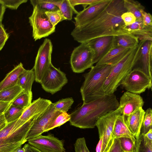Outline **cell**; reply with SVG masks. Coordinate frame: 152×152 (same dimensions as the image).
Segmentation results:
<instances>
[{
  "label": "cell",
  "mask_w": 152,
  "mask_h": 152,
  "mask_svg": "<svg viewBox=\"0 0 152 152\" xmlns=\"http://www.w3.org/2000/svg\"><path fill=\"white\" fill-rule=\"evenodd\" d=\"M124 0H111L103 11L93 20L81 26L75 27L71 33L74 40L80 43L106 36L126 34L121 15L127 12Z\"/></svg>",
  "instance_id": "1"
},
{
  "label": "cell",
  "mask_w": 152,
  "mask_h": 152,
  "mask_svg": "<svg viewBox=\"0 0 152 152\" xmlns=\"http://www.w3.org/2000/svg\"><path fill=\"white\" fill-rule=\"evenodd\" d=\"M119 102L114 94L105 95L86 103H83L70 114L71 125L81 129L93 128L102 116L117 109Z\"/></svg>",
  "instance_id": "2"
},
{
  "label": "cell",
  "mask_w": 152,
  "mask_h": 152,
  "mask_svg": "<svg viewBox=\"0 0 152 152\" xmlns=\"http://www.w3.org/2000/svg\"><path fill=\"white\" fill-rule=\"evenodd\" d=\"M114 66L95 65L84 75L85 80L80 90L83 103H88L105 95L102 88Z\"/></svg>",
  "instance_id": "3"
},
{
  "label": "cell",
  "mask_w": 152,
  "mask_h": 152,
  "mask_svg": "<svg viewBox=\"0 0 152 152\" xmlns=\"http://www.w3.org/2000/svg\"><path fill=\"white\" fill-rule=\"evenodd\" d=\"M142 41L132 48L115 65L105 81L102 91L105 95L114 94L126 77L133 69L138 59Z\"/></svg>",
  "instance_id": "4"
},
{
  "label": "cell",
  "mask_w": 152,
  "mask_h": 152,
  "mask_svg": "<svg viewBox=\"0 0 152 152\" xmlns=\"http://www.w3.org/2000/svg\"><path fill=\"white\" fill-rule=\"evenodd\" d=\"M33 7L31 15L29 17V23L32 29V37L35 41L47 37L54 33L56 27L50 23L45 13L34 0L30 1Z\"/></svg>",
  "instance_id": "5"
},
{
  "label": "cell",
  "mask_w": 152,
  "mask_h": 152,
  "mask_svg": "<svg viewBox=\"0 0 152 152\" xmlns=\"http://www.w3.org/2000/svg\"><path fill=\"white\" fill-rule=\"evenodd\" d=\"M122 110L119 106L116 110L100 117L96 123L99 137L103 135L102 152H108L112 145L114 139L113 135L114 126L117 118L122 115Z\"/></svg>",
  "instance_id": "6"
},
{
  "label": "cell",
  "mask_w": 152,
  "mask_h": 152,
  "mask_svg": "<svg viewBox=\"0 0 152 152\" xmlns=\"http://www.w3.org/2000/svg\"><path fill=\"white\" fill-rule=\"evenodd\" d=\"M94 52L86 42L81 43L73 50L70 63L73 72L81 73L93 66Z\"/></svg>",
  "instance_id": "7"
},
{
  "label": "cell",
  "mask_w": 152,
  "mask_h": 152,
  "mask_svg": "<svg viewBox=\"0 0 152 152\" xmlns=\"http://www.w3.org/2000/svg\"><path fill=\"white\" fill-rule=\"evenodd\" d=\"M152 79L140 69L134 68L126 77L121 85L127 91L140 94L151 89Z\"/></svg>",
  "instance_id": "8"
},
{
  "label": "cell",
  "mask_w": 152,
  "mask_h": 152,
  "mask_svg": "<svg viewBox=\"0 0 152 152\" xmlns=\"http://www.w3.org/2000/svg\"><path fill=\"white\" fill-rule=\"evenodd\" d=\"M53 46L51 40L45 38L39 47L33 68L36 82L40 83L43 77L52 64Z\"/></svg>",
  "instance_id": "9"
},
{
  "label": "cell",
  "mask_w": 152,
  "mask_h": 152,
  "mask_svg": "<svg viewBox=\"0 0 152 152\" xmlns=\"http://www.w3.org/2000/svg\"><path fill=\"white\" fill-rule=\"evenodd\" d=\"M38 117L37 116L32 118L16 130L14 126L18 120L7 124L0 131V144L26 142L25 140L26 135Z\"/></svg>",
  "instance_id": "10"
},
{
  "label": "cell",
  "mask_w": 152,
  "mask_h": 152,
  "mask_svg": "<svg viewBox=\"0 0 152 152\" xmlns=\"http://www.w3.org/2000/svg\"><path fill=\"white\" fill-rule=\"evenodd\" d=\"M68 82L66 74L52 64L40 83L45 91L53 94L61 90Z\"/></svg>",
  "instance_id": "11"
},
{
  "label": "cell",
  "mask_w": 152,
  "mask_h": 152,
  "mask_svg": "<svg viewBox=\"0 0 152 152\" xmlns=\"http://www.w3.org/2000/svg\"><path fill=\"white\" fill-rule=\"evenodd\" d=\"M61 113L55 109L52 103L37 119L28 132L25 140L27 141L29 139L42 134L48 126Z\"/></svg>",
  "instance_id": "12"
},
{
  "label": "cell",
  "mask_w": 152,
  "mask_h": 152,
  "mask_svg": "<svg viewBox=\"0 0 152 152\" xmlns=\"http://www.w3.org/2000/svg\"><path fill=\"white\" fill-rule=\"evenodd\" d=\"M28 144L40 152H64L63 141L51 134H42L28 140Z\"/></svg>",
  "instance_id": "13"
},
{
  "label": "cell",
  "mask_w": 152,
  "mask_h": 152,
  "mask_svg": "<svg viewBox=\"0 0 152 152\" xmlns=\"http://www.w3.org/2000/svg\"><path fill=\"white\" fill-rule=\"evenodd\" d=\"M110 1L111 0H100L78 12L74 18L75 27L82 26L93 20L103 11Z\"/></svg>",
  "instance_id": "14"
},
{
  "label": "cell",
  "mask_w": 152,
  "mask_h": 152,
  "mask_svg": "<svg viewBox=\"0 0 152 152\" xmlns=\"http://www.w3.org/2000/svg\"><path fill=\"white\" fill-rule=\"evenodd\" d=\"M52 102L48 99L39 97L34 100L25 109L22 115L17 121L14 128L17 129L32 118L43 113Z\"/></svg>",
  "instance_id": "15"
},
{
  "label": "cell",
  "mask_w": 152,
  "mask_h": 152,
  "mask_svg": "<svg viewBox=\"0 0 152 152\" xmlns=\"http://www.w3.org/2000/svg\"><path fill=\"white\" fill-rule=\"evenodd\" d=\"M152 41H142L138 59L133 69H140L152 79Z\"/></svg>",
  "instance_id": "16"
},
{
  "label": "cell",
  "mask_w": 152,
  "mask_h": 152,
  "mask_svg": "<svg viewBox=\"0 0 152 152\" xmlns=\"http://www.w3.org/2000/svg\"><path fill=\"white\" fill-rule=\"evenodd\" d=\"M144 101L139 94L127 91L124 92L120 98L119 106L122 108V115L125 118L140 107H142Z\"/></svg>",
  "instance_id": "17"
},
{
  "label": "cell",
  "mask_w": 152,
  "mask_h": 152,
  "mask_svg": "<svg viewBox=\"0 0 152 152\" xmlns=\"http://www.w3.org/2000/svg\"><path fill=\"white\" fill-rule=\"evenodd\" d=\"M114 38V36H104L86 42L94 50V64L99 61L113 47Z\"/></svg>",
  "instance_id": "18"
},
{
  "label": "cell",
  "mask_w": 152,
  "mask_h": 152,
  "mask_svg": "<svg viewBox=\"0 0 152 152\" xmlns=\"http://www.w3.org/2000/svg\"><path fill=\"white\" fill-rule=\"evenodd\" d=\"M132 48L121 47H113L99 61L96 65L110 64L115 65L129 52Z\"/></svg>",
  "instance_id": "19"
},
{
  "label": "cell",
  "mask_w": 152,
  "mask_h": 152,
  "mask_svg": "<svg viewBox=\"0 0 152 152\" xmlns=\"http://www.w3.org/2000/svg\"><path fill=\"white\" fill-rule=\"evenodd\" d=\"M145 113V111L142 107H140L126 118H124L128 129L135 138L140 134Z\"/></svg>",
  "instance_id": "20"
},
{
  "label": "cell",
  "mask_w": 152,
  "mask_h": 152,
  "mask_svg": "<svg viewBox=\"0 0 152 152\" xmlns=\"http://www.w3.org/2000/svg\"><path fill=\"white\" fill-rule=\"evenodd\" d=\"M23 64L20 62L8 73L0 82V91L17 85L19 76L25 70Z\"/></svg>",
  "instance_id": "21"
},
{
  "label": "cell",
  "mask_w": 152,
  "mask_h": 152,
  "mask_svg": "<svg viewBox=\"0 0 152 152\" xmlns=\"http://www.w3.org/2000/svg\"><path fill=\"white\" fill-rule=\"evenodd\" d=\"M113 135L114 138L126 137L135 139L134 135L130 131L125 122L122 115L117 118L113 128Z\"/></svg>",
  "instance_id": "22"
},
{
  "label": "cell",
  "mask_w": 152,
  "mask_h": 152,
  "mask_svg": "<svg viewBox=\"0 0 152 152\" xmlns=\"http://www.w3.org/2000/svg\"><path fill=\"white\" fill-rule=\"evenodd\" d=\"M138 39L131 34H126L114 36L113 47L132 48L137 45Z\"/></svg>",
  "instance_id": "23"
},
{
  "label": "cell",
  "mask_w": 152,
  "mask_h": 152,
  "mask_svg": "<svg viewBox=\"0 0 152 152\" xmlns=\"http://www.w3.org/2000/svg\"><path fill=\"white\" fill-rule=\"evenodd\" d=\"M35 75L34 68L26 70L19 76L17 84L20 87L23 91L31 92L33 83L35 80Z\"/></svg>",
  "instance_id": "24"
},
{
  "label": "cell",
  "mask_w": 152,
  "mask_h": 152,
  "mask_svg": "<svg viewBox=\"0 0 152 152\" xmlns=\"http://www.w3.org/2000/svg\"><path fill=\"white\" fill-rule=\"evenodd\" d=\"M50 3L57 6L66 20L72 19L73 13L78 12L70 3L69 0H48Z\"/></svg>",
  "instance_id": "25"
},
{
  "label": "cell",
  "mask_w": 152,
  "mask_h": 152,
  "mask_svg": "<svg viewBox=\"0 0 152 152\" xmlns=\"http://www.w3.org/2000/svg\"><path fill=\"white\" fill-rule=\"evenodd\" d=\"M23 91L17 84L0 91V101L12 102Z\"/></svg>",
  "instance_id": "26"
},
{
  "label": "cell",
  "mask_w": 152,
  "mask_h": 152,
  "mask_svg": "<svg viewBox=\"0 0 152 152\" xmlns=\"http://www.w3.org/2000/svg\"><path fill=\"white\" fill-rule=\"evenodd\" d=\"M124 6L127 12L132 13L136 18V20H142L140 11L144 10L145 7L139 2L134 0H124Z\"/></svg>",
  "instance_id": "27"
},
{
  "label": "cell",
  "mask_w": 152,
  "mask_h": 152,
  "mask_svg": "<svg viewBox=\"0 0 152 152\" xmlns=\"http://www.w3.org/2000/svg\"><path fill=\"white\" fill-rule=\"evenodd\" d=\"M135 138L134 152H152V140H149L144 135L140 134Z\"/></svg>",
  "instance_id": "28"
},
{
  "label": "cell",
  "mask_w": 152,
  "mask_h": 152,
  "mask_svg": "<svg viewBox=\"0 0 152 152\" xmlns=\"http://www.w3.org/2000/svg\"><path fill=\"white\" fill-rule=\"evenodd\" d=\"M32 93L23 91L12 102V105L26 109L31 103Z\"/></svg>",
  "instance_id": "29"
},
{
  "label": "cell",
  "mask_w": 152,
  "mask_h": 152,
  "mask_svg": "<svg viewBox=\"0 0 152 152\" xmlns=\"http://www.w3.org/2000/svg\"><path fill=\"white\" fill-rule=\"evenodd\" d=\"M24 110L11 104L3 114L7 124L18 120Z\"/></svg>",
  "instance_id": "30"
},
{
  "label": "cell",
  "mask_w": 152,
  "mask_h": 152,
  "mask_svg": "<svg viewBox=\"0 0 152 152\" xmlns=\"http://www.w3.org/2000/svg\"><path fill=\"white\" fill-rule=\"evenodd\" d=\"M152 129V110L148 108L145 111L142 124L140 134L145 135L150 130Z\"/></svg>",
  "instance_id": "31"
},
{
  "label": "cell",
  "mask_w": 152,
  "mask_h": 152,
  "mask_svg": "<svg viewBox=\"0 0 152 152\" xmlns=\"http://www.w3.org/2000/svg\"><path fill=\"white\" fill-rule=\"evenodd\" d=\"M70 115L67 112H62L58 115L47 127L44 132H47L56 127H59L69 121Z\"/></svg>",
  "instance_id": "32"
},
{
  "label": "cell",
  "mask_w": 152,
  "mask_h": 152,
  "mask_svg": "<svg viewBox=\"0 0 152 152\" xmlns=\"http://www.w3.org/2000/svg\"><path fill=\"white\" fill-rule=\"evenodd\" d=\"M74 102L72 97H67L60 99L53 104L56 110L61 112H67L71 108Z\"/></svg>",
  "instance_id": "33"
},
{
  "label": "cell",
  "mask_w": 152,
  "mask_h": 152,
  "mask_svg": "<svg viewBox=\"0 0 152 152\" xmlns=\"http://www.w3.org/2000/svg\"><path fill=\"white\" fill-rule=\"evenodd\" d=\"M123 151L134 152L135 148L136 139L129 137H124L118 138Z\"/></svg>",
  "instance_id": "34"
},
{
  "label": "cell",
  "mask_w": 152,
  "mask_h": 152,
  "mask_svg": "<svg viewBox=\"0 0 152 152\" xmlns=\"http://www.w3.org/2000/svg\"><path fill=\"white\" fill-rule=\"evenodd\" d=\"M45 13L49 21L54 27L59 22L66 20L59 10L53 11H46Z\"/></svg>",
  "instance_id": "35"
},
{
  "label": "cell",
  "mask_w": 152,
  "mask_h": 152,
  "mask_svg": "<svg viewBox=\"0 0 152 152\" xmlns=\"http://www.w3.org/2000/svg\"><path fill=\"white\" fill-rule=\"evenodd\" d=\"M26 142L24 141L18 143H4L0 144V152H14L18 147Z\"/></svg>",
  "instance_id": "36"
},
{
  "label": "cell",
  "mask_w": 152,
  "mask_h": 152,
  "mask_svg": "<svg viewBox=\"0 0 152 152\" xmlns=\"http://www.w3.org/2000/svg\"><path fill=\"white\" fill-rule=\"evenodd\" d=\"M35 2L42 9L46 11H53L59 10L54 4L48 0H34Z\"/></svg>",
  "instance_id": "37"
},
{
  "label": "cell",
  "mask_w": 152,
  "mask_h": 152,
  "mask_svg": "<svg viewBox=\"0 0 152 152\" xmlns=\"http://www.w3.org/2000/svg\"><path fill=\"white\" fill-rule=\"evenodd\" d=\"M75 152H90L86 145L84 137L77 138L74 144Z\"/></svg>",
  "instance_id": "38"
},
{
  "label": "cell",
  "mask_w": 152,
  "mask_h": 152,
  "mask_svg": "<svg viewBox=\"0 0 152 152\" xmlns=\"http://www.w3.org/2000/svg\"><path fill=\"white\" fill-rule=\"evenodd\" d=\"M5 7L12 9L16 10L21 4L26 3L27 0H0Z\"/></svg>",
  "instance_id": "39"
},
{
  "label": "cell",
  "mask_w": 152,
  "mask_h": 152,
  "mask_svg": "<svg viewBox=\"0 0 152 152\" xmlns=\"http://www.w3.org/2000/svg\"><path fill=\"white\" fill-rule=\"evenodd\" d=\"M100 0H69L72 6H75L79 5H82L84 9L89 5L99 1Z\"/></svg>",
  "instance_id": "40"
},
{
  "label": "cell",
  "mask_w": 152,
  "mask_h": 152,
  "mask_svg": "<svg viewBox=\"0 0 152 152\" xmlns=\"http://www.w3.org/2000/svg\"><path fill=\"white\" fill-rule=\"evenodd\" d=\"M121 18L125 25H131L136 21L135 16L131 12H128L123 13L121 15Z\"/></svg>",
  "instance_id": "41"
},
{
  "label": "cell",
  "mask_w": 152,
  "mask_h": 152,
  "mask_svg": "<svg viewBox=\"0 0 152 152\" xmlns=\"http://www.w3.org/2000/svg\"><path fill=\"white\" fill-rule=\"evenodd\" d=\"M8 38L9 35L3 26L0 23V51L3 48Z\"/></svg>",
  "instance_id": "42"
},
{
  "label": "cell",
  "mask_w": 152,
  "mask_h": 152,
  "mask_svg": "<svg viewBox=\"0 0 152 152\" xmlns=\"http://www.w3.org/2000/svg\"><path fill=\"white\" fill-rule=\"evenodd\" d=\"M140 13L143 24L146 26H152V17L151 14L144 10H141Z\"/></svg>",
  "instance_id": "43"
},
{
  "label": "cell",
  "mask_w": 152,
  "mask_h": 152,
  "mask_svg": "<svg viewBox=\"0 0 152 152\" xmlns=\"http://www.w3.org/2000/svg\"><path fill=\"white\" fill-rule=\"evenodd\" d=\"M118 138H115L108 152H123Z\"/></svg>",
  "instance_id": "44"
},
{
  "label": "cell",
  "mask_w": 152,
  "mask_h": 152,
  "mask_svg": "<svg viewBox=\"0 0 152 152\" xmlns=\"http://www.w3.org/2000/svg\"><path fill=\"white\" fill-rule=\"evenodd\" d=\"M12 102L0 101V115L3 114Z\"/></svg>",
  "instance_id": "45"
},
{
  "label": "cell",
  "mask_w": 152,
  "mask_h": 152,
  "mask_svg": "<svg viewBox=\"0 0 152 152\" xmlns=\"http://www.w3.org/2000/svg\"><path fill=\"white\" fill-rule=\"evenodd\" d=\"M23 147L25 149L24 152H40L38 149L28 143L25 144Z\"/></svg>",
  "instance_id": "46"
},
{
  "label": "cell",
  "mask_w": 152,
  "mask_h": 152,
  "mask_svg": "<svg viewBox=\"0 0 152 152\" xmlns=\"http://www.w3.org/2000/svg\"><path fill=\"white\" fill-rule=\"evenodd\" d=\"M5 9L6 7L4 4L0 0V23H2L1 22Z\"/></svg>",
  "instance_id": "47"
},
{
  "label": "cell",
  "mask_w": 152,
  "mask_h": 152,
  "mask_svg": "<svg viewBox=\"0 0 152 152\" xmlns=\"http://www.w3.org/2000/svg\"><path fill=\"white\" fill-rule=\"evenodd\" d=\"M103 135L99 137V140L97 145L96 151V152H102V150Z\"/></svg>",
  "instance_id": "48"
},
{
  "label": "cell",
  "mask_w": 152,
  "mask_h": 152,
  "mask_svg": "<svg viewBox=\"0 0 152 152\" xmlns=\"http://www.w3.org/2000/svg\"><path fill=\"white\" fill-rule=\"evenodd\" d=\"M7 124L4 114L0 115V131Z\"/></svg>",
  "instance_id": "49"
},
{
  "label": "cell",
  "mask_w": 152,
  "mask_h": 152,
  "mask_svg": "<svg viewBox=\"0 0 152 152\" xmlns=\"http://www.w3.org/2000/svg\"><path fill=\"white\" fill-rule=\"evenodd\" d=\"M144 135L148 139L152 140V129L150 130Z\"/></svg>",
  "instance_id": "50"
},
{
  "label": "cell",
  "mask_w": 152,
  "mask_h": 152,
  "mask_svg": "<svg viewBox=\"0 0 152 152\" xmlns=\"http://www.w3.org/2000/svg\"><path fill=\"white\" fill-rule=\"evenodd\" d=\"M25 149L24 148H22L21 146H20L14 152H24Z\"/></svg>",
  "instance_id": "51"
},
{
  "label": "cell",
  "mask_w": 152,
  "mask_h": 152,
  "mask_svg": "<svg viewBox=\"0 0 152 152\" xmlns=\"http://www.w3.org/2000/svg\"><path fill=\"white\" fill-rule=\"evenodd\" d=\"M123 152H124V151H123Z\"/></svg>",
  "instance_id": "52"
},
{
  "label": "cell",
  "mask_w": 152,
  "mask_h": 152,
  "mask_svg": "<svg viewBox=\"0 0 152 152\" xmlns=\"http://www.w3.org/2000/svg\"><path fill=\"white\" fill-rule=\"evenodd\" d=\"M64 152H65V151H64Z\"/></svg>",
  "instance_id": "53"
}]
</instances>
